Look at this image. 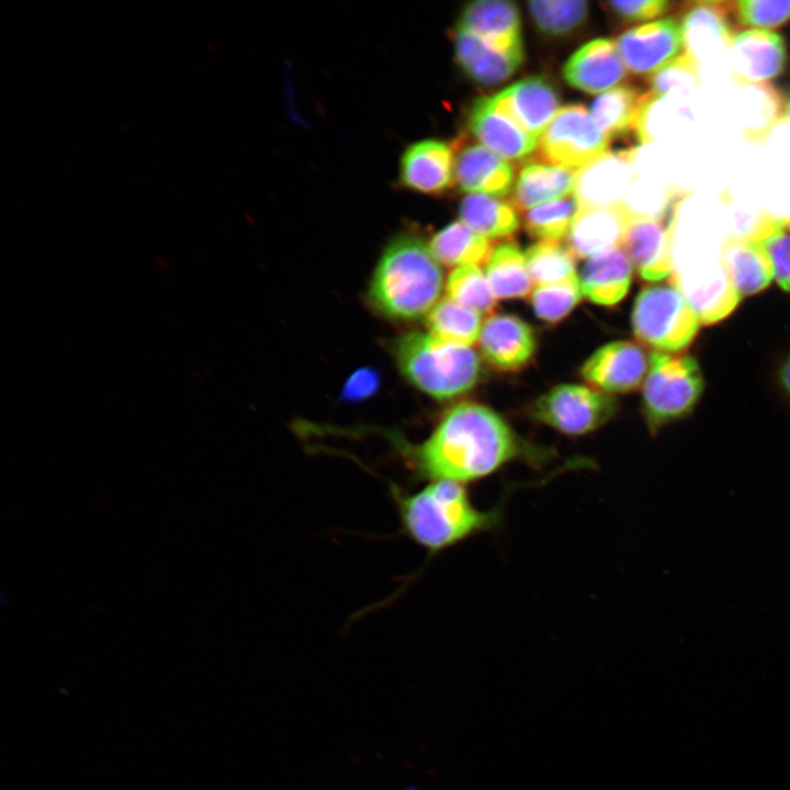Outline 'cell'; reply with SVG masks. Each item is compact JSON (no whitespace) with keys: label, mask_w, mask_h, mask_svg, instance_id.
I'll list each match as a JSON object with an SVG mask.
<instances>
[{"label":"cell","mask_w":790,"mask_h":790,"mask_svg":"<svg viewBox=\"0 0 790 790\" xmlns=\"http://www.w3.org/2000/svg\"><path fill=\"white\" fill-rule=\"evenodd\" d=\"M779 377L783 388L790 394V357L783 362Z\"/></svg>","instance_id":"60d3db41"},{"label":"cell","mask_w":790,"mask_h":790,"mask_svg":"<svg viewBox=\"0 0 790 790\" xmlns=\"http://www.w3.org/2000/svg\"><path fill=\"white\" fill-rule=\"evenodd\" d=\"M701 320L672 283L645 286L636 296L632 328L640 342L654 351L676 353L696 337Z\"/></svg>","instance_id":"8992f818"},{"label":"cell","mask_w":790,"mask_h":790,"mask_svg":"<svg viewBox=\"0 0 790 790\" xmlns=\"http://www.w3.org/2000/svg\"><path fill=\"white\" fill-rule=\"evenodd\" d=\"M650 366L645 350L631 341H613L597 349L583 364L580 374L596 388L629 393L644 382Z\"/></svg>","instance_id":"8fae6325"},{"label":"cell","mask_w":790,"mask_h":790,"mask_svg":"<svg viewBox=\"0 0 790 790\" xmlns=\"http://www.w3.org/2000/svg\"><path fill=\"white\" fill-rule=\"evenodd\" d=\"M616 408V399L602 391L563 384L540 396L532 405L531 415L560 432L579 436L605 425Z\"/></svg>","instance_id":"ba28073f"},{"label":"cell","mask_w":790,"mask_h":790,"mask_svg":"<svg viewBox=\"0 0 790 790\" xmlns=\"http://www.w3.org/2000/svg\"><path fill=\"white\" fill-rule=\"evenodd\" d=\"M155 266L159 271H166L168 269V262L162 257H157L155 261Z\"/></svg>","instance_id":"7bdbcfd3"},{"label":"cell","mask_w":790,"mask_h":790,"mask_svg":"<svg viewBox=\"0 0 790 790\" xmlns=\"http://www.w3.org/2000/svg\"><path fill=\"white\" fill-rule=\"evenodd\" d=\"M632 271L633 263L622 248L590 257L578 275L582 293L596 304L613 305L628 293Z\"/></svg>","instance_id":"cb8c5ba5"},{"label":"cell","mask_w":790,"mask_h":790,"mask_svg":"<svg viewBox=\"0 0 790 790\" xmlns=\"http://www.w3.org/2000/svg\"><path fill=\"white\" fill-rule=\"evenodd\" d=\"M402 183L416 192L440 194L454 180V156L444 142L426 139L411 144L400 160Z\"/></svg>","instance_id":"44dd1931"},{"label":"cell","mask_w":790,"mask_h":790,"mask_svg":"<svg viewBox=\"0 0 790 790\" xmlns=\"http://www.w3.org/2000/svg\"><path fill=\"white\" fill-rule=\"evenodd\" d=\"M610 137L598 126L584 105L568 104L558 110L540 137L543 160L569 169H580L608 151Z\"/></svg>","instance_id":"52a82bcc"},{"label":"cell","mask_w":790,"mask_h":790,"mask_svg":"<svg viewBox=\"0 0 790 790\" xmlns=\"http://www.w3.org/2000/svg\"><path fill=\"white\" fill-rule=\"evenodd\" d=\"M733 13L740 24L755 30L776 29L790 21V0H743L734 2Z\"/></svg>","instance_id":"f35d334b"},{"label":"cell","mask_w":790,"mask_h":790,"mask_svg":"<svg viewBox=\"0 0 790 790\" xmlns=\"http://www.w3.org/2000/svg\"><path fill=\"white\" fill-rule=\"evenodd\" d=\"M702 390L701 369L693 357L652 352L643 382V410L651 432L688 416Z\"/></svg>","instance_id":"5b68a950"},{"label":"cell","mask_w":790,"mask_h":790,"mask_svg":"<svg viewBox=\"0 0 790 790\" xmlns=\"http://www.w3.org/2000/svg\"><path fill=\"white\" fill-rule=\"evenodd\" d=\"M456 26L498 48L523 49L520 11L514 1L471 2L463 9Z\"/></svg>","instance_id":"603a6c76"},{"label":"cell","mask_w":790,"mask_h":790,"mask_svg":"<svg viewBox=\"0 0 790 790\" xmlns=\"http://www.w3.org/2000/svg\"><path fill=\"white\" fill-rule=\"evenodd\" d=\"M788 225H789V228H790V218L788 219Z\"/></svg>","instance_id":"ee69618b"},{"label":"cell","mask_w":790,"mask_h":790,"mask_svg":"<svg viewBox=\"0 0 790 790\" xmlns=\"http://www.w3.org/2000/svg\"><path fill=\"white\" fill-rule=\"evenodd\" d=\"M484 359L503 371L523 368L535 350L533 329L514 315H493L483 324L478 338Z\"/></svg>","instance_id":"ac0fdd59"},{"label":"cell","mask_w":790,"mask_h":790,"mask_svg":"<svg viewBox=\"0 0 790 790\" xmlns=\"http://www.w3.org/2000/svg\"><path fill=\"white\" fill-rule=\"evenodd\" d=\"M459 215L462 223L487 239L512 236L520 225L512 203L484 193L465 195Z\"/></svg>","instance_id":"83f0119b"},{"label":"cell","mask_w":790,"mask_h":790,"mask_svg":"<svg viewBox=\"0 0 790 790\" xmlns=\"http://www.w3.org/2000/svg\"><path fill=\"white\" fill-rule=\"evenodd\" d=\"M445 290L449 298L481 315L489 314L497 304L486 274L476 264L456 267L448 278Z\"/></svg>","instance_id":"836d02e7"},{"label":"cell","mask_w":790,"mask_h":790,"mask_svg":"<svg viewBox=\"0 0 790 790\" xmlns=\"http://www.w3.org/2000/svg\"><path fill=\"white\" fill-rule=\"evenodd\" d=\"M620 56L634 75H653L682 53L680 22L666 18L623 32L616 42Z\"/></svg>","instance_id":"30bf717a"},{"label":"cell","mask_w":790,"mask_h":790,"mask_svg":"<svg viewBox=\"0 0 790 790\" xmlns=\"http://www.w3.org/2000/svg\"><path fill=\"white\" fill-rule=\"evenodd\" d=\"M583 296L579 279L558 284L537 285L530 297L535 315L550 324L565 318Z\"/></svg>","instance_id":"8d00e7d4"},{"label":"cell","mask_w":790,"mask_h":790,"mask_svg":"<svg viewBox=\"0 0 790 790\" xmlns=\"http://www.w3.org/2000/svg\"><path fill=\"white\" fill-rule=\"evenodd\" d=\"M782 115L787 119L788 122H790V94L787 97V99L783 102Z\"/></svg>","instance_id":"b9f144b4"},{"label":"cell","mask_w":790,"mask_h":790,"mask_svg":"<svg viewBox=\"0 0 790 790\" xmlns=\"http://www.w3.org/2000/svg\"><path fill=\"white\" fill-rule=\"evenodd\" d=\"M766 249L774 280L790 292V228L788 219L770 215L755 239Z\"/></svg>","instance_id":"74e56055"},{"label":"cell","mask_w":790,"mask_h":790,"mask_svg":"<svg viewBox=\"0 0 790 790\" xmlns=\"http://www.w3.org/2000/svg\"><path fill=\"white\" fill-rule=\"evenodd\" d=\"M652 99L647 90L633 84H620L598 95L590 105V114L611 138L635 132L641 113Z\"/></svg>","instance_id":"4316f807"},{"label":"cell","mask_w":790,"mask_h":790,"mask_svg":"<svg viewBox=\"0 0 790 790\" xmlns=\"http://www.w3.org/2000/svg\"><path fill=\"white\" fill-rule=\"evenodd\" d=\"M734 2L698 1L684 9L680 21L684 49L700 61L730 49L735 36L730 14Z\"/></svg>","instance_id":"2e32d148"},{"label":"cell","mask_w":790,"mask_h":790,"mask_svg":"<svg viewBox=\"0 0 790 790\" xmlns=\"http://www.w3.org/2000/svg\"><path fill=\"white\" fill-rule=\"evenodd\" d=\"M454 53L458 65L474 82L494 87L508 80L523 60V49L505 50L477 35L455 27Z\"/></svg>","instance_id":"ffe728a7"},{"label":"cell","mask_w":790,"mask_h":790,"mask_svg":"<svg viewBox=\"0 0 790 790\" xmlns=\"http://www.w3.org/2000/svg\"><path fill=\"white\" fill-rule=\"evenodd\" d=\"M429 247L436 259L445 266L478 264L492 252L487 238L462 222H453L438 232Z\"/></svg>","instance_id":"4dcf8cb0"},{"label":"cell","mask_w":790,"mask_h":790,"mask_svg":"<svg viewBox=\"0 0 790 790\" xmlns=\"http://www.w3.org/2000/svg\"><path fill=\"white\" fill-rule=\"evenodd\" d=\"M700 83L699 63L682 52L666 66L651 75L648 88L653 99L685 95L693 91Z\"/></svg>","instance_id":"d590c367"},{"label":"cell","mask_w":790,"mask_h":790,"mask_svg":"<svg viewBox=\"0 0 790 790\" xmlns=\"http://www.w3.org/2000/svg\"><path fill=\"white\" fill-rule=\"evenodd\" d=\"M486 276L497 298H522L533 291L524 253L512 241L495 247L486 261Z\"/></svg>","instance_id":"f1b7e54d"},{"label":"cell","mask_w":790,"mask_h":790,"mask_svg":"<svg viewBox=\"0 0 790 790\" xmlns=\"http://www.w3.org/2000/svg\"><path fill=\"white\" fill-rule=\"evenodd\" d=\"M576 171L551 163L528 162L519 171L511 203L517 210L526 211L568 196L574 192Z\"/></svg>","instance_id":"484cf974"},{"label":"cell","mask_w":790,"mask_h":790,"mask_svg":"<svg viewBox=\"0 0 790 790\" xmlns=\"http://www.w3.org/2000/svg\"><path fill=\"white\" fill-rule=\"evenodd\" d=\"M492 97L500 110L539 139L560 110L558 91L544 76L523 78Z\"/></svg>","instance_id":"9a60e30c"},{"label":"cell","mask_w":790,"mask_h":790,"mask_svg":"<svg viewBox=\"0 0 790 790\" xmlns=\"http://www.w3.org/2000/svg\"><path fill=\"white\" fill-rule=\"evenodd\" d=\"M481 316L479 313L444 297L429 312L426 325L428 334L436 341L469 347L479 338L483 327Z\"/></svg>","instance_id":"f546056e"},{"label":"cell","mask_w":790,"mask_h":790,"mask_svg":"<svg viewBox=\"0 0 790 790\" xmlns=\"http://www.w3.org/2000/svg\"><path fill=\"white\" fill-rule=\"evenodd\" d=\"M528 10L535 26L543 34L562 36L585 22L589 3L584 0L530 1Z\"/></svg>","instance_id":"e575fe53"},{"label":"cell","mask_w":790,"mask_h":790,"mask_svg":"<svg viewBox=\"0 0 790 790\" xmlns=\"http://www.w3.org/2000/svg\"><path fill=\"white\" fill-rule=\"evenodd\" d=\"M603 5L613 15L625 22H642L666 13L670 2L665 0L609 1Z\"/></svg>","instance_id":"ab89813d"},{"label":"cell","mask_w":790,"mask_h":790,"mask_svg":"<svg viewBox=\"0 0 790 790\" xmlns=\"http://www.w3.org/2000/svg\"><path fill=\"white\" fill-rule=\"evenodd\" d=\"M524 256L537 285L558 284L578 279L576 258L560 242L540 240L531 245Z\"/></svg>","instance_id":"1f68e13d"},{"label":"cell","mask_w":790,"mask_h":790,"mask_svg":"<svg viewBox=\"0 0 790 790\" xmlns=\"http://www.w3.org/2000/svg\"><path fill=\"white\" fill-rule=\"evenodd\" d=\"M788 59L786 42L768 30H747L735 34L729 63L734 79L742 84L761 83L778 77Z\"/></svg>","instance_id":"4fadbf2b"},{"label":"cell","mask_w":790,"mask_h":790,"mask_svg":"<svg viewBox=\"0 0 790 790\" xmlns=\"http://www.w3.org/2000/svg\"><path fill=\"white\" fill-rule=\"evenodd\" d=\"M577 211V200L568 195L528 210L523 225L531 237L558 242L567 236Z\"/></svg>","instance_id":"d6a6232c"},{"label":"cell","mask_w":790,"mask_h":790,"mask_svg":"<svg viewBox=\"0 0 790 790\" xmlns=\"http://www.w3.org/2000/svg\"><path fill=\"white\" fill-rule=\"evenodd\" d=\"M402 532L430 555L499 524L501 509L477 507L464 484L431 481L417 490L390 484Z\"/></svg>","instance_id":"7a4b0ae2"},{"label":"cell","mask_w":790,"mask_h":790,"mask_svg":"<svg viewBox=\"0 0 790 790\" xmlns=\"http://www.w3.org/2000/svg\"><path fill=\"white\" fill-rule=\"evenodd\" d=\"M514 179L512 165L482 144L463 146L454 157V181L463 192L506 196Z\"/></svg>","instance_id":"7402d4cb"},{"label":"cell","mask_w":790,"mask_h":790,"mask_svg":"<svg viewBox=\"0 0 790 790\" xmlns=\"http://www.w3.org/2000/svg\"><path fill=\"white\" fill-rule=\"evenodd\" d=\"M467 127L483 146L506 160L526 161L539 147V138L500 110L493 97L483 95L473 102Z\"/></svg>","instance_id":"7c38bea8"},{"label":"cell","mask_w":790,"mask_h":790,"mask_svg":"<svg viewBox=\"0 0 790 790\" xmlns=\"http://www.w3.org/2000/svg\"><path fill=\"white\" fill-rule=\"evenodd\" d=\"M627 70L617 45L607 38H596L567 59L563 76L575 89L597 94L618 84L625 78Z\"/></svg>","instance_id":"e0dca14e"},{"label":"cell","mask_w":790,"mask_h":790,"mask_svg":"<svg viewBox=\"0 0 790 790\" xmlns=\"http://www.w3.org/2000/svg\"><path fill=\"white\" fill-rule=\"evenodd\" d=\"M682 199L663 217H631L628 223L621 246L644 280L659 281L673 271L674 228Z\"/></svg>","instance_id":"9c48e42d"},{"label":"cell","mask_w":790,"mask_h":790,"mask_svg":"<svg viewBox=\"0 0 790 790\" xmlns=\"http://www.w3.org/2000/svg\"><path fill=\"white\" fill-rule=\"evenodd\" d=\"M403 456L416 481L467 485L515 460L528 459V450L498 414L476 403H461L421 443L403 447Z\"/></svg>","instance_id":"6da1fadb"},{"label":"cell","mask_w":790,"mask_h":790,"mask_svg":"<svg viewBox=\"0 0 790 790\" xmlns=\"http://www.w3.org/2000/svg\"><path fill=\"white\" fill-rule=\"evenodd\" d=\"M394 353L403 375L437 399L461 395L479 379V357L473 349L438 342L429 334L403 335L395 342Z\"/></svg>","instance_id":"277c9868"},{"label":"cell","mask_w":790,"mask_h":790,"mask_svg":"<svg viewBox=\"0 0 790 790\" xmlns=\"http://www.w3.org/2000/svg\"><path fill=\"white\" fill-rule=\"evenodd\" d=\"M629 221L620 205L578 207L566 236V247L580 259L620 248Z\"/></svg>","instance_id":"d6986e66"},{"label":"cell","mask_w":790,"mask_h":790,"mask_svg":"<svg viewBox=\"0 0 790 790\" xmlns=\"http://www.w3.org/2000/svg\"><path fill=\"white\" fill-rule=\"evenodd\" d=\"M721 261L741 297L765 290L774 279L770 259L759 241L726 237Z\"/></svg>","instance_id":"d4e9b609"},{"label":"cell","mask_w":790,"mask_h":790,"mask_svg":"<svg viewBox=\"0 0 790 790\" xmlns=\"http://www.w3.org/2000/svg\"><path fill=\"white\" fill-rule=\"evenodd\" d=\"M632 150L607 151L576 171L574 196L578 207L620 204L636 176Z\"/></svg>","instance_id":"5bb4252c"},{"label":"cell","mask_w":790,"mask_h":790,"mask_svg":"<svg viewBox=\"0 0 790 790\" xmlns=\"http://www.w3.org/2000/svg\"><path fill=\"white\" fill-rule=\"evenodd\" d=\"M442 270L429 246L403 234L384 249L369 286L370 303L395 319H416L438 303Z\"/></svg>","instance_id":"3957f363"}]
</instances>
